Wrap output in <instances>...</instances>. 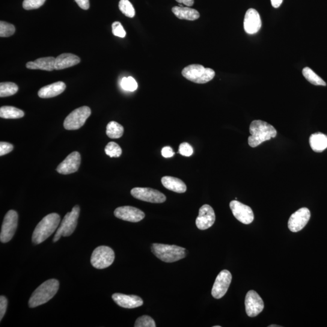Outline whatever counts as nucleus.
Returning a JSON list of instances; mask_svg holds the SVG:
<instances>
[{
  "label": "nucleus",
  "instance_id": "1",
  "mask_svg": "<svg viewBox=\"0 0 327 327\" xmlns=\"http://www.w3.org/2000/svg\"><path fill=\"white\" fill-rule=\"evenodd\" d=\"M248 142L250 146L257 147L263 142L270 140L277 135V131L272 125L262 120L253 121L250 126Z\"/></svg>",
  "mask_w": 327,
  "mask_h": 327
},
{
  "label": "nucleus",
  "instance_id": "2",
  "mask_svg": "<svg viewBox=\"0 0 327 327\" xmlns=\"http://www.w3.org/2000/svg\"><path fill=\"white\" fill-rule=\"evenodd\" d=\"M60 216L57 213L49 214L38 223L32 234V242L39 244L52 235L60 223Z\"/></svg>",
  "mask_w": 327,
  "mask_h": 327
},
{
  "label": "nucleus",
  "instance_id": "3",
  "mask_svg": "<svg viewBox=\"0 0 327 327\" xmlns=\"http://www.w3.org/2000/svg\"><path fill=\"white\" fill-rule=\"evenodd\" d=\"M59 283L55 279H49L38 287L32 293L29 301V306L35 308L50 301L59 289Z\"/></svg>",
  "mask_w": 327,
  "mask_h": 327
},
{
  "label": "nucleus",
  "instance_id": "4",
  "mask_svg": "<svg viewBox=\"0 0 327 327\" xmlns=\"http://www.w3.org/2000/svg\"><path fill=\"white\" fill-rule=\"evenodd\" d=\"M151 252L156 257L165 263H174L186 257V249L175 245L153 243Z\"/></svg>",
  "mask_w": 327,
  "mask_h": 327
},
{
  "label": "nucleus",
  "instance_id": "5",
  "mask_svg": "<svg viewBox=\"0 0 327 327\" xmlns=\"http://www.w3.org/2000/svg\"><path fill=\"white\" fill-rule=\"evenodd\" d=\"M182 75L190 81L197 84H205L213 79L215 72L210 68L204 67L203 65L191 64L184 68Z\"/></svg>",
  "mask_w": 327,
  "mask_h": 327
},
{
  "label": "nucleus",
  "instance_id": "6",
  "mask_svg": "<svg viewBox=\"0 0 327 327\" xmlns=\"http://www.w3.org/2000/svg\"><path fill=\"white\" fill-rule=\"evenodd\" d=\"M80 213L78 206L73 207L70 212L67 213L62 219L60 226L53 237V242H57L61 236L67 237L72 234L75 230Z\"/></svg>",
  "mask_w": 327,
  "mask_h": 327
},
{
  "label": "nucleus",
  "instance_id": "7",
  "mask_svg": "<svg viewBox=\"0 0 327 327\" xmlns=\"http://www.w3.org/2000/svg\"><path fill=\"white\" fill-rule=\"evenodd\" d=\"M115 260V252L108 246H100L94 250L91 257L92 266L104 269L111 266Z\"/></svg>",
  "mask_w": 327,
  "mask_h": 327
},
{
  "label": "nucleus",
  "instance_id": "8",
  "mask_svg": "<svg viewBox=\"0 0 327 327\" xmlns=\"http://www.w3.org/2000/svg\"><path fill=\"white\" fill-rule=\"evenodd\" d=\"M91 115V110L88 106L74 110L65 118L64 127L68 130H78L83 126Z\"/></svg>",
  "mask_w": 327,
  "mask_h": 327
},
{
  "label": "nucleus",
  "instance_id": "9",
  "mask_svg": "<svg viewBox=\"0 0 327 327\" xmlns=\"http://www.w3.org/2000/svg\"><path fill=\"white\" fill-rule=\"evenodd\" d=\"M19 215L16 211L11 210L6 214L3 222L0 240L3 243L10 242L16 232Z\"/></svg>",
  "mask_w": 327,
  "mask_h": 327
},
{
  "label": "nucleus",
  "instance_id": "10",
  "mask_svg": "<svg viewBox=\"0 0 327 327\" xmlns=\"http://www.w3.org/2000/svg\"><path fill=\"white\" fill-rule=\"evenodd\" d=\"M131 195L137 200L151 203H162L166 196L158 190L143 187H135L131 190Z\"/></svg>",
  "mask_w": 327,
  "mask_h": 327
},
{
  "label": "nucleus",
  "instance_id": "11",
  "mask_svg": "<svg viewBox=\"0 0 327 327\" xmlns=\"http://www.w3.org/2000/svg\"><path fill=\"white\" fill-rule=\"evenodd\" d=\"M310 216V211L307 208H301L290 217L288 222V228L292 232L301 231L307 224Z\"/></svg>",
  "mask_w": 327,
  "mask_h": 327
},
{
  "label": "nucleus",
  "instance_id": "12",
  "mask_svg": "<svg viewBox=\"0 0 327 327\" xmlns=\"http://www.w3.org/2000/svg\"><path fill=\"white\" fill-rule=\"evenodd\" d=\"M232 276L227 270H222L216 278L212 290L214 298L221 299L225 295L231 284Z\"/></svg>",
  "mask_w": 327,
  "mask_h": 327
},
{
  "label": "nucleus",
  "instance_id": "13",
  "mask_svg": "<svg viewBox=\"0 0 327 327\" xmlns=\"http://www.w3.org/2000/svg\"><path fill=\"white\" fill-rule=\"evenodd\" d=\"M246 311L249 317L258 316L264 310L263 299L254 290L249 291L246 294L245 299Z\"/></svg>",
  "mask_w": 327,
  "mask_h": 327
},
{
  "label": "nucleus",
  "instance_id": "14",
  "mask_svg": "<svg viewBox=\"0 0 327 327\" xmlns=\"http://www.w3.org/2000/svg\"><path fill=\"white\" fill-rule=\"evenodd\" d=\"M230 207L234 216L242 224H250L254 221V214L249 206L234 200L230 202Z\"/></svg>",
  "mask_w": 327,
  "mask_h": 327
},
{
  "label": "nucleus",
  "instance_id": "15",
  "mask_svg": "<svg viewBox=\"0 0 327 327\" xmlns=\"http://www.w3.org/2000/svg\"><path fill=\"white\" fill-rule=\"evenodd\" d=\"M216 216L213 208L208 204L202 206L196 219V225L200 230H204L212 227L215 222Z\"/></svg>",
  "mask_w": 327,
  "mask_h": 327
},
{
  "label": "nucleus",
  "instance_id": "16",
  "mask_svg": "<svg viewBox=\"0 0 327 327\" xmlns=\"http://www.w3.org/2000/svg\"><path fill=\"white\" fill-rule=\"evenodd\" d=\"M117 218L131 222H138L145 218V214L137 208L131 206L118 207L114 212Z\"/></svg>",
  "mask_w": 327,
  "mask_h": 327
},
{
  "label": "nucleus",
  "instance_id": "17",
  "mask_svg": "<svg viewBox=\"0 0 327 327\" xmlns=\"http://www.w3.org/2000/svg\"><path fill=\"white\" fill-rule=\"evenodd\" d=\"M81 164V156L78 151H73L63 161L59 164L56 171L62 175H69L78 171Z\"/></svg>",
  "mask_w": 327,
  "mask_h": 327
},
{
  "label": "nucleus",
  "instance_id": "18",
  "mask_svg": "<svg viewBox=\"0 0 327 327\" xmlns=\"http://www.w3.org/2000/svg\"><path fill=\"white\" fill-rule=\"evenodd\" d=\"M262 22L260 14L254 9H249L246 12L243 28L249 34H255L261 28Z\"/></svg>",
  "mask_w": 327,
  "mask_h": 327
},
{
  "label": "nucleus",
  "instance_id": "19",
  "mask_svg": "<svg viewBox=\"0 0 327 327\" xmlns=\"http://www.w3.org/2000/svg\"><path fill=\"white\" fill-rule=\"evenodd\" d=\"M112 299L116 304L125 308L141 307L144 303L140 297L136 295H126L121 293L113 294Z\"/></svg>",
  "mask_w": 327,
  "mask_h": 327
},
{
  "label": "nucleus",
  "instance_id": "20",
  "mask_svg": "<svg viewBox=\"0 0 327 327\" xmlns=\"http://www.w3.org/2000/svg\"><path fill=\"white\" fill-rule=\"evenodd\" d=\"M66 86L64 83L58 81L40 89L38 92V95L41 98H53L62 94Z\"/></svg>",
  "mask_w": 327,
  "mask_h": 327
},
{
  "label": "nucleus",
  "instance_id": "21",
  "mask_svg": "<svg viewBox=\"0 0 327 327\" xmlns=\"http://www.w3.org/2000/svg\"><path fill=\"white\" fill-rule=\"evenodd\" d=\"M80 61L78 56L72 53H62L55 59V69L59 70L73 67L79 64Z\"/></svg>",
  "mask_w": 327,
  "mask_h": 327
},
{
  "label": "nucleus",
  "instance_id": "22",
  "mask_svg": "<svg viewBox=\"0 0 327 327\" xmlns=\"http://www.w3.org/2000/svg\"><path fill=\"white\" fill-rule=\"evenodd\" d=\"M55 59L53 56L38 58L34 61L28 62L26 66L29 69L53 71L55 70Z\"/></svg>",
  "mask_w": 327,
  "mask_h": 327
},
{
  "label": "nucleus",
  "instance_id": "23",
  "mask_svg": "<svg viewBox=\"0 0 327 327\" xmlns=\"http://www.w3.org/2000/svg\"><path fill=\"white\" fill-rule=\"evenodd\" d=\"M161 183L165 188L178 193H185L187 186L182 180L173 177H164Z\"/></svg>",
  "mask_w": 327,
  "mask_h": 327
},
{
  "label": "nucleus",
  "instance_id": "24",
  "mask_svg": "<svg viewBox=\"0 0 327 327\" xmlns=\"http://www.w3.org/2000/svg\"><path fill=\"white\" fill-rule=\"evenodd\" d=\"M172 11L175 16L181 20L195 21L200 17L198 11L188 7H175Z\"/></svg>",
  "mask_w": 327,
  "mask_h": 327
},
{
  "label": "nucleus",
  "instance_id": "25",
  "mask_svg": "<svg viewBox=\"0 0 327 327\" xmlns=\"http://www.w3.org/2000/svg\"><path fill=\"white\" fill-rule=\"evenodd\" d=\"M309 142L315 152H322L327 148V136L320 132L313 133L310 136Z\"/></svg>",
  "mask_w": 327,
  "mask_h": 327
},
{
  "label": "nucleus",
  "instance_id": "26",
  "mask_svg": "<svg viewBox=\"0 0 327 327\" xmlns=\"http://www.w3.org/2000/svg\"><path fill=\"white\" fill-rule=\"evenodd\" d=\"M25 113L22 110L13 106H3L0 108V117L4 119H19L23 118Z\"/></svg>",
  "mask_w": 327,
  "mask_h": 327
},
{
  "label": "nucleus",
  "instance_id": "27",
  "mask_svg": "<svg viewBox=\"0 0 327 327\" xmlns=\"http://www.w3.org/2000/svg\"><path fill=\"white\" fill-rule=\"evenodd\" d=\"M124 131V127L115 121L110 122L106 127V134L112 139L121 138L123 135Z\"/></svg>",
  "mask_w": 327,
  "mask_h": 327
},
{
  "label": "nucleus",
  "instance_id": "28",
  "mask_svg": "<svg viewBox=\"0 0 327 327\" xmlns=\"http://www.w3.org/2000/svg\"><path fill=\"white\" fill-rule=\"evenodd\" d=\"M302 74L308 82L311 83L312 85L322 86L326 85V83L319 76H318L316 73L313 72V70H312L310 68L305 67L302 70Z\"/></svg>",
  "mask_w": 327,
  "mask_h": 327
},
{
  "label": "nucleus",
  "instance_id": "29",
  "mask_svg": "<svg viewBox=\"0 0 327 327\" xmlns=\"http://www.w3.org/2000/svg\"><path fill=\"white\" fill-rule=\"evenodd\" d=\"M19 91V87L12 82L1 83L0 84V97L2 98L12 96Z\"/></svg>",
  "mask_w": 327,
  "mask_h": 327
},
{
  "label": "nucleus",
  "instance_id": "30",
  "mask_svg": "<svg viewBox=\"0 0 327 327\" xmlns=\"http://www.w3.org/2000/svg\"><path fill=\"white\" fill-rule=\"evenodd\" d=\"M119 9L127 17L133 18L135 16V8L129 0H120Z\"/></svg>",
  "mask_w": 327,
  "mask_h": 327
},
{
  "label": "nucleus",
  "instance_id": "31",
  "mask_svg": "<svg viewBox=\"0 0 327 327\" xmlns=\"http://www.w3.org/2000/svg\"><path fill=\"white\" fill-rule=\"evenodd\" d=\"M105 152L111 157H118L121 155L122 149L116 142H110L105 147Z\"/></svg>",
  "mask_w": 327,
  "mask_h": 327
},
{
  "label": "nucleus",
  "instance_id": "32",
  "mask_svg": "<svg viewBox=\"0 0 327 327\" xmlns=\"http://www.w3.org/2000/svg\"><path fill=\"white\" fill-rule=\"evenodd\" d=\"M16 28L13 25L2 21L0 22V37H10L14 34Z\"/></svg>",
  "mask_w": 327,
  "mask_h": 327
},
{
  "label": "nucleus",
  "instance_id": "33",
  "mask_svg": "<svg viewBox=\"0 0 327 327\" xmlns=\"http://www.w3.org/2000/svg\"><path fill=\"white\" fill-rule=\"evenodd\" d=\"M121 85L124 90L130 92H134L138 88V83L132 76L124 77L121 80Z\"/></svg>",
  "mask_w": 327,
  "mask_h": 327
},
{
  "label": "nucleus",
  "instance_id": "34",
  "mask_svg": "<svg viewBox=\"0 0 327 327\" xmlns=\"http://www.w3.org/2000/svg\"><path fill=\"white\" fill-rule=\"evenodd\" d=\"M135 327H155L156 324L154 320L150 316L144 315L136 319Z\"/></svg>",
  "mask_w": 327,
  "mask_h": 327
},
{
  "label": "nucleus",
  "instance_id": "35",
  "mask_svg": "<svg viewBox=\"0 0 327 327\" xmlns=\"http://www.w3.org/2000/svg\"><path fill=\"white\" fill-rule=\"evenodd\" d=\"M46 0H24L23 7L26 10H37L42 7Z\"/></svg>",
  "mask_w": 327,
  "mask_h": 327
},
{
  "label": "nucleus",
  "instance_id": "36",
  "mask_svg": "<svg viewBox=\"0 0 327 327\" xmlns=\"http://www.w3.org/2000/svg\"><path fill=\"white\" fill-rule=\"evenodd\" d=\"M112 33L115 36L120 38H124L126 37V32L125 31L123 26H122L121 23L119 22H115L113 23L112 25Z\"/></svg>",
  "mask_w": 327,
  "mask_h": 327
},
{
  "label": "nucleus",
  "instance_id": "37",
  "mask_svg": "<svg viewBox=\"0 0 327 327\" xmlns=\"http://www.w3.org/2000/svg\"><path fill=\"white\" fill-rule=\"evenodd\" d=\"M178 153L184 156H190L193 153V147L187 142H183L180 145Z\"/></svg>",
  "mask_w": 327,
  "mask_h": 327
},
{
  "label": "nucleus",
  "instance_id": "38",
  "mask_svg": "<svg viewBox=\"0 0 327 327\" xmlns=\"http://www.w3.org/2000/svg\"><path fill=\"white\" fill-rule=\"evenodd\" d=\"M14 146L13 144L7 142H0V156L5 155L11 151L13 150Z\"/></svg>",
  "mask_w": 327,
  "mask_h": 327
},
{
  "label": "nucleus",
  "instance_id": "39",
  "mask_svg": "<svg viewBox=\"0 0 327 327\" xmlns=\"http://www.w3.org/2000/svg\"><path fill=\"white\" fill-rule=\"evenodd\" d=\"M8 303V299L5 296H0V320L3 319L7 311Z\"/></svg>",
  "mask_w": 327,
  "mask_h": 327
},
{
  "label": "nucleus",
  "instance_id": "40",
  "mask_svg": "<svg viewBox=\"0 0 327 327\" xmlns=\"http://www.w3.org/2000/svg\"><path fill=\"white\" fill-rule=\"evenodd\" d=\"M161 154L163 157L169 158V157L174 156L175 153L173 150V148L169 146H166L162 148Z\"/></svg>",
  "mask_w": 327,
  "mask_h": 327
},
{
  "label": "nucleus",
  "instance_id": "41",
  "mask_svg": "<svg viewBox=\"0 0 327 327\" xmlns=\"http://www.w3.org/2000/svg\"><path fill=\"white\" fill-rule=\"evenodd\" d=\"M75 1L78 4L79 7L83 9V10H88L89 7H90L89 0H75Z\"/></svg>",
  "mask_w": 327,
  "mask_h": 327
},
{
  "label": "nucleus",
  "instance_id": "42",
  "mask_svg": "<svg viewBox=\"0 0 327 327\" xmlns=\"http://www.w3.org/2000/svg\"><path fill=\"white\" fill-rule=\"evenodd\" d=\"M176 1L180 4H184L188 7H192L194 5V0H176Z\"/></svg>",
  "mask_w": 327,
  "mask_h": 327
},
{
  "label": "nucleus",
  "instance_id": "43",
  "mask_svg": "<svg viewBox=\"0 0 327 327\" xmlns=\"http://www.w3.org/2000/svg\"><path fill=\"white\" fill-rule=\"evenodd\" d=\"M284 0H271L272 5L273 8H278L282 5Z\"/></svg>",
  "mask_w": 327,
  "mask_h": 327
},
{
  "label": "nucleus",
  "instance_id": "44",
  "mask_svg": "<svg viewBox=\"0 0 327 327\" xmlns=\"http://www.w3.org/2000/svg\"><path fill=\"white\" fill-rule=\"evenodd\" d=\"M281 326L280 325H269V327H280Z\"/></svg>",
  "mask_w": 327,
  "mask_h": 327
},
{
  "label": "nucleus",
  "instance_id": "45",
  "mask_svg": "<svg viewBox=\"0 0 327 327\" xmlns=\"http://www.w3.org/2000/svg\"><path fill=\"white\" fill-rule=\"evenodd\" d=\"M214 327H221V326H214Z\"/></svg>",
  "mask_w": 327,
  "mask_h": 327
}]
</instances>
